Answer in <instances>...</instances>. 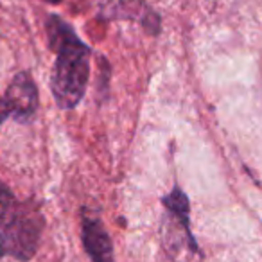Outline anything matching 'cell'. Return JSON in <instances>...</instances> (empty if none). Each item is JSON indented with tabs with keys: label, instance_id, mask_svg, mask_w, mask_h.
I'll list each match as a JSON object with an SVG mask.
<instances>
[{
	"label": "cell",
	"instance_id": "cell-1",
	"mask_svg": "<svg viewBox=\"0 0 262 262\" xmlns=\"http://www.w3.org/2000/svg\"><path fill=\"white\" fill-rule=\"evenodd\" d=\"M49 47L56 54L51 74V92L61 110H74L84 97L90 77V47L69 22L56 15L47 20Z\"/></svg>",
	"mask_w": 262,
	"mask_h": 262
},
{
	"label": "cell",
	"instance_id": "cell-3",
	"mask_svg": "<svg viewBox=\"0 0 262 262\" xmlns=\"http://www.w3.org/2000/svg\"><path fill=\"white\" fill-rule=\"evenodd\" d=\"M102 20H131L155 36L160 33V16L147 6L146 0H95Z\"/></svg>",
	"mask_w": 262,
	"mask_h": 262
},
{
	"label": "cell",
	"instance_id": "cell-4",
	"mask_svg": "<svg viewBox=\"0 0 262 262\" xmlns=\"http://www.w3.org/2000/svg\"><path fill=\"white\" fill-rule=\"evenodd\" d=\"M6 104L9 108L11 117L20 124H27L34 119L38 112V86L34 83L33 76L27 70L15 74L13 81L6 90Z\"/></svg>",
	"mask_w": 262,
	"mask_h": 262
},
{
	"label": "cell",
	"instance_id": "cell-8",
	"mask_svg": "<svg viewBox=\"0 0 262 262\" xmlns=\"http://www.w3.org/2000/svg\"><path fill=\"white\" fill-rule=\"evenodd\" d=\"M43 2H47V4H52V6H56V4H61L63 0H43Z\"/></svg>",
	"mask_w": 262,
	"mask_h": 262
},
{
	"label": "cell",
	"instance_id": "cell-5",
	"mask_svg": "<svg viewBox=\"0 0 262 262\" xmlns=\"http://www.w3.org/2000/svg\"><path fill=\"white\" fill-rule=\"evenodd\" d=\"M81 241L84 251L94 262H113V244L101 217L83 208L81 214Z\"/></svg>",
	"mask_w": 262,
	"mask_h": 262
},
{
	"label": "cell",
	"instance_id": "cell-7",
	"mask_svg": "<svg viewBox=\"0 0 262 262\" xmlns=\"http://www.w3.org/2000/svg\"><path fill=\"white\" fill-rule=\"evenodd\" d=\"M9 117H11V113H9V108H8V104H6V99L0 97V126H2L4 120H8Z\"/></svg>",
	"mask_w": 262,
	"mask_h": 262
},
{
	"label": "cell",
	"instance_id": "cell-6",
	"mask_svg": "<svg viewBox=\"0 0 262 262\" xmlns=\"http://www.w3.org/2000/svg\"><path fill=\"white\" fill-rule=\"evenodd\" d=\"M162 203L167 208L169 214L172 215V219H176V221L180 223V226H182L187 233H192L190 232V223H189V212H190L189 198H187V194L183 192L178 185H176L171 192L162 198Z\"/></svg>",
	"mask_w": 262,
	"mask_h": 262
},
{
	"label": "cell",
	"instance_id": "cell-2",
	"mask_svg": "<svg viewBox=\"0 0 262 262\" xmlns=\"http://www.w3.org/2000/svg\"><path fill=\"white\" fill-rule=\"evenodd\" d=\"M43 214L34 201H20L0 182V257L27 262L38 251Z\"/></svg>",
	"mask_w": 262,
	"mask_h": 262
}]
</instances>
